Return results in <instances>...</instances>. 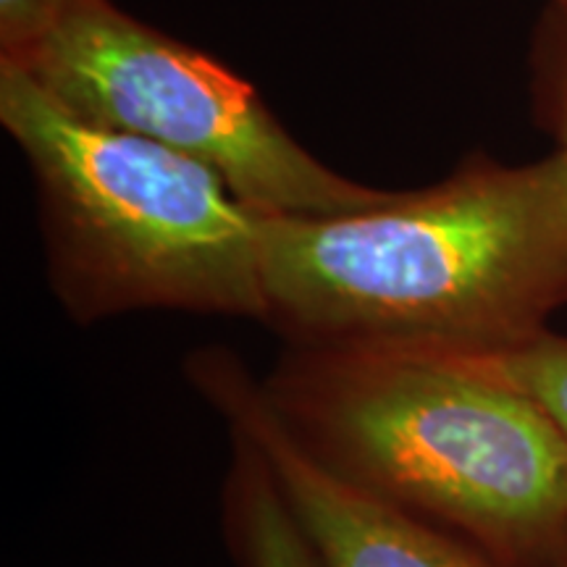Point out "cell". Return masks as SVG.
I'll return each mask as SVG.
<instances>
[{
    "label": "cell",
    "mask_w": 567,
    "mask_h": 567,
    "mask_svg": "<svg viewBox=\"0 0 567 567\" xmlns=\"http://www.w3.org/2000/svg\"><path fill=\"white\" fill-rule=\"evenodd\" d=\"M264 323L292 347L492 354L567 305V158H473L342 216H266Z\"/></svg>",
    "instance_id": "6da1fadb"
},
{
    "label": "cell",
    "mask_w": 567,
    "mask_h": 567,
    "mask_svg": "<svg viewBox=\"0 0 567 567\" xmlns=\"http://www.w3.org/2000/svg\"><path fill=\"white\" fill-rule=\"evenodd\" d=\"M260 389L284 429L339 476L505 567H557L567 442L499 375L457 354L287 344Z\"/></svg>",
    "instance_id": "7a4b0ae2"
},
{
    "label": "cell",
    "mask_w": 567,
    "mask_h": 567,
    "mask_svg": "<svg viewBox=\"0 0 567 567\" xmlns=\"http://www.w3.org/2000/svg\"><path fill=\"white\" fill-rule=\"evenodd\" d=\"M0 124L38 184L48 279L76 323L172 310L264 323V221L187 155L76 116L0 69Z\"/></svg>",
    "instance_id": "3957f363"
},
{
    "label": "cell",
    "mask_w": 567,
    "mask_h": 567,
    "mask_svg": "<svg viewBox=\"0 0 567 567\" xmlns=\"http://www.w3.org/2000/svg\"><path fill=\"white\" fill-rule=\"evenodd\" d=\"M0 69L27 74L87 122L203 163L266 216H342L396 193L337 174L284 130L243 76L113 0H71L19 66Z\"/></svg>",
    "instance_id": "277c9868"
},
{
    "label": "cell",
    "mask_w": 567,
    "mask_h": 567,
    "mask_svg": "<svg viewBox=\"0 0 567 567\" xmlns=\"http://www.w3.org/2000/svg\"><path fill=\"white\" fill-rule=\"evenodd\" d=\"M187 381L258 452L323 567H505L425 517L339 476L284 429L260 379L229 350L189 354Z\"/></svg>",
    "instance_id": "5b68a950"
},
{
    "label": "cell",
    "mask_w": 567,
    "mask_h": 567,
    "mask_svg": "<svg viewBox=\"0 0 567 567\" xmlns=\"http://www.w3.org/2000/svg\"><path fill=\"white\" fill-rule=\"evenodd\" d=\"M229 439L231 463L221 484V534L234 565L323 567L258 452L243 439Z\"/></svg>",
    "instance_id": "8992f818"
},
{
    "label": "cell",
    "mask_w": 567,
    "mask_h": 567,
    "mask_svg": "<svg viewBox=\"0 0 567 567\" xmlns=\"http://www.w3.org/2000/svg\"><path fill=\"white\" fill-rule=\"evenodd\" d=\"M530 396L567 442V337L547 329L528 342L492 354H457Z\"/></svg>",
    "instance_id": "52a82bcc"
},
{
    "label": "cell",
    "mask_w": 567,
    "mask_h": 567,
    "mask_svg": "<svg viewBox=\"0 0 567 567\" xmlns=\"http://www.w3.org/2000/svg\"><path fill=\"white\" fill-rule=\"evenodd\" d=\"M71 0H0V66H19L59 24Z\"/></svg>",
    "instance_id": "ba28073f"
},
{
    "label": "cell",
    "mask_w": 567,
    "mask_h": 567,
    "mask_svg": "<svg viewBox=\"0 0 567 567\" xmlns=\"http://www.w3.org/2000/svg\"><path fill=\"white\" fill-rule=\"evenodd\" d=\"M542 103L544 118L557 137V151L567 158V21L555 13L542 42Z\"/></svg>",
    "instance_id": "9c48e42d"
},
{
    "label": "cell",
    "mask_w": 567,
    "mask_h": 567,
    "mask_svg": "<svg viewBox=\"0 0 567 567\" xmlns=\"http://www.w3.org/2000/svg\"><path fill=\"white\" fill-rule=\"evenodd\" d=\"M551 6H555V13L563 21H567V0H551Z\"/></svg>",
    "instance_id": "30bf717a"
},
{
    "label": "cell",
    "mask_w": 567,
    "mask_h": 567,
    "mask_svg": "<svg viewBox=\"0 0 567 567\" xmlns=\"http://www.w3.org/2000/svg\"><path fill=\"white\" fill-rule=\"evenodd\" d=\"M557 567H567V538H565V547H563V555H559Z\"/></svg>",
    "instance_id": "8fae6325"
}]
</instances>
